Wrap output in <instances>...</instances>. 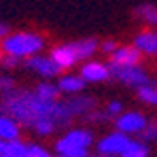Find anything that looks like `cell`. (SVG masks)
<instances>
[{
    "label": "cell",
    "instance_id": "7402d4cb",
    "mask_svg": "<svg viewBox=\"0 0 157 157\" xmlns=\"http://www.w3.org/2000/svg\"><path fill=\"white\" fill-rule=\"evenodd\" d=\"M25 157H51V153H49V150L46 146H42L38 142H27Z\"/></svg>",
    "mask_w": 157,
    "mask_h": 157
},
{
    "label": "cell",
    "instance_id": "1f68e13d",
    "mask_svg": "<svg viewBox=\"0 0 157 157\" xmlns=\"http://www.w3.org/2000/svg\"><path fill=\"white\" fill-rule=\"evenodd\" d=\"M97 157H114V155H102V153H97Z\"/></svg>",
    "mask_w": 157,
    "mask_h": 157
},
{
    "label": "cell",
    "instance_id": "7c38bea8",
    "mask_svg": "<svg viewBox=\"0 0 157 157\" xmlns=\"http://www.w3.org/2000/svg\"><path fill=\"white\" fill-rule=\"evenodd\" d=\"M132 46L144 55H157V30H142L134 36Z\"/></svg>",
    "mask_w": 157,
    "mask_h": 157
},
{
    "label": "cell",
    "instance_id": "52a82bcc",
    "mask_svg": "<svg viewBox=\"0 0 157 157\" xmlns=\"http://www.w3.org/2000/svg\"><path fill=\"white\" fill-rule=\"evenodd\" d=\"M25 66L30 72H34L42 78H48V80H53L57 74H61V68L51 59V55H40L38 53L34 57H29V59H25Z\"/></svg>",
    "mask_w": 157,
    "mask_h": 157
},
{
    "label": "cell",
    "instance_id": "e0dca14e",
    "mask_svg": "<svg viewBox=\"0 0 157 157\" xmlns=\"http://www.w3.org/2000/svg\"><path fill=\"white\" fill-rule=\"evenodd\" d=\"M134 15H136L140 21H144L146 25L155 27L157 25V8L153 4H142L134 10Z\"/></svg>",
    "mask_w": 157,
    "mask_h": 157
},
{
    "label": "cell",
    "instance_id": "484cf974",
    "mask_svg": "<svg viewBox=\"0 0 157 157\" xmlns=\"http://www.w3.org/2000/svg\"><path fill=\"white\" fill-rule=\"evenodd\" d=\"M12 89H15V80L12 76H2L0 74V93H8V91H12Z\"/></svg>",
    "mask_w": 157,
    "mask_h": 157
},
{
    "label": "cell",
    "instance_id": "5b68a950",
    "mask_svg": "<svg viewBox=\"0 0 157 157\" xmlns=\"http://www.w3.org/2000/svg\"><path fill=\"white\" fill-rule=\"evenodd\" d=\"M131 142L129 134H123L119 131H114L102 136L97 142V153H102V155H114V157H121V153L125 151L127 144Z\"/></svg>",
    "mask_w": 157,
    "mask_h": 157
},
{
    "label": "cell",
    "instance_id": "d6986e66",
    "mask_svg": "<svg viewBox=\"0 0 157 157\" xmlns=\"http://www.w3.org/2000/svg\"><path fill=\"white\" fill-rule=\"evenodd\" d=\"M121 157H150V148L142 140H131Z\"/></svg>",
    "mask_w": 157,
    "mask_h": 157
},
{
    "label": "cell",
    "instance_id": "d6a6232c",
    "mask_svg": "<svg viewBox=\"0 0 157 157\" xmlns=\"http://www.w3.org/2000/svg\"><path fill=\"white\" fill-rule=\"evenodd\" d=\"M53 157H66V155H59V153H57V155H53Z\"/></svg>",
    "mask_w": 157,
    "mask_h": 157
},
{
    "label": "cell",
    "instance_id": "83f0119b",
    "mask_svg": "<svg viewBox=\"0 0 157 157\" xmlns=\"http://www.w3.org/2000/svg\"><path fill=\"white\" fill-rule=\"evenodd\" d=\"M19 63H21V59L12 57V55H6V57L2 59V66H4V68H17Z\"/></svg>",
    "mask_w": 157,
    "mask_h": 157
},
{
    "label": "cell",
    "instance_id": "5bb4252c",
    "mask_svg": "<svg viewBox=\"0 0 157 157\" xmlns=\"http://www.w3.org/2000/svg\"><path fill=\"white\" fill-rule=\"evenodd\" d=\"M85 80L82 76H78V74H66V76H63L61 80H59V89H61V93H64V95H80L83 89H85Z\"/></svg>",
    "mask_w": 157,
    "mask_h": 157
},
{
    "label": "cell",
    "instance_id": "4316f807",
    "mask_svg": "<svg viewBox=\"0 0 157 157\" xmlns=\"http://www.w3.org/2000/svg\"><path fill=\"white\" fill-rule=\"evenodd\" d=\"M117 48H119V46H117V42H114V40H106V42L100 44V51L106 53V55H112Z\"/></svg>",
    "mask_w": 157,
    "mask_h": 157
},
{
    "label": "cell",
    "instance_id": "ffe728a7",
    "mask_svg": "<svg viewBox=\"0 0 157 157\" xmlns=\"http://www.w3.org/2000/svg\"><path fill=\"white\" fill-rule=\"evenodd\" d=\"M25 153H27V142L17 138V140H10L4 144L2 157H25Z\"/></svg>",
    "mask_w": 157,
    "mask_h": 157
},
{
    "label": "cell",
    "instance_id": "9c48e42d",
    "mask_svg": "<svg viewBox=\"0 0 157 157\" xmlns=\"http://www.w3.org/2000/svg\"><path fill=\"white\" fill-rule=\"evenodd\" d=\"M80 76L87 83H100V82H106L112 78L110 74V66H106L104 63H98V61H89L82 66Z\"/></svg>",
    "mask_w": 157,
    "mask_h": 157
},
{
    "label": "cell",
    "instance_id": "277c9868",
    "mask_svg": "<svg viewBox=\"0 0 157 157\" xmlns=\"http://www.w3.org/2000/svg\"><path fill=\"white\" fill-rule=\"evenodd\" d=\"M110 74L114 80L125 83L132 89H140L142 85H148L151 83L148 72H146L142 66L134 64V66H119V64H114L110 63Z\"/></svg>",
    "mask_w": 157,
    "mask_h": 157
},
{
    "label": "cell",
    "instance_id": "ac0fdd59",
    "mask_svg": "<svg viewBox=\"0 0 157 157\" xmlns=\"http://www.w3.org/2000/svg\"><path fill=\"white\" fill-rule=\"evenodd\" d=\"M136 97L140 102L148 104V106H157V85L151 82L148 85H142L140 89H136Z\"/></svg>",
    "mask_w": 157,
    "mask_h": 157
},
{
    "label": "cell",
    "instance_id": "603a6c76",
    "mask_svg": "<svg viewBox=\"0 0 157 157\" xmlns=\"http://www.w3.org/2000/svg\"><path fill=\"white\" fill-rule=\"evenodd\" d=\"M140 140L150 144V142H155L157 140V121H148V125H146V129L138 134Z\"/></svg>",
    "mask_w": 157,
    "mask_h": 157
},
{
    "label": "cell",
    "instance_id": "ba28073f",
    "mask_svg": "<svg viewBox=\"0 0 157 157\" xmlns=\"http://www.w3.org/2000/svg\"><path fill=\"white\" fill-rule=\"evenodd\" d=\"M64 104H66V108H68V112L72 114V117H85L89 112L97 110L95 98L89 97V95H83V93L68 97L64 100Z\"/></svg>",
    "mask_w": 157,
    "mask_h": 157
},
{
    "label": "cell",
    "instance_id": "cb8c5ba5",
    "mask_svg": "<svg viewBox=\"0 0 157 157\" xmlns=\"http://www.w3.org/2000/svg\"><path fill=\"white\" fill-rule=\"evenodd\" d=\"M83 121H87V123H106V121H110L112 117L108 116V112L106 110H93V112H89V114L85 116V117H82Z\"/></svg>",
    "mask_w": 157,
    "mask_h": 157
},
{
    "label": "cell",
    "instance_id": "7a4b0ae2",
    "mask_svg": "<svg viewBox=\"0 0 157 157\" xmlns=\"http://www.w3.org/2000/svg\"><path fill=\"white\" fill-rule=\"evenodd\" d=\"M44 38L36 32H13V34H8L0 48L6 55H12L17 59H29L34 57L44 49Z\"/></svg>",
    "mask_w": 157,
    "mask_h": 157
},
{
    "label": "cell",
    "instance_id": "4dcf8cb0",
    "mask_svg": "<svg viewBox=\"0 0 157 157\" xmlns=\"http://www.w3.org/2000/svg\"><path fill=\"white\" fill-rule=\"evenodd\" d=\"M4 51H2V48H0V64H2V59H4V55H2Z\"/></svg>",
    "mask_w": 157,
    "mask_h": 157
},
{
    "label": "cell",
    "instance_id": "44dd1931",
    "mask_svg": "<svg viewBox=\"0 0 157 157\" xmlns=\"http://www.w3.org/2000/svg\"><path fill=\"white\" fill-rule=\"evenodd\" d=\"M57 129H59L57 123L51 121V119H42V121H38L36 125L32 127V131H34L38 136H49V134H53Z\"/></svg>",
    "mask_w": 157,
    "mask_h": 157
},
{
    "label": "cell",
    "instance_id": "d4e9b609",
    "mask_svg": "<svg viewBox=\"0 0 157 157\" xmlns=\"http://www.w3.org/2000/svg\"><path fill=\"white\" fill-rule=\"evenodd\" d=\"M106 112H108V116L112 119H116L117 116L123 114V104L119 102V100H112V102H108V106H106Z\"/></svg>",
    "mask_w": 157,
    "mask_h": 157
},
{
    "label": "cell",
    "instance_id": "4fadbf2b",
    "mask_svg": "<svg viewBox=\"0 0 157 157\" xmlns=\"http://www.w3.org/2000/svg\"><path fill=\"white\" fill-rule=\"evenodd\" d=\"M21 138V123H17L12 116L0 114V140L10 142Z\"/></svg>",
    "mask_w": 157,
    "mask_h": 157
},
{
    "label": "cell",
    "instance_id": "30bf717a",
    "mask_svg": "<svg viewBox=\"0 0 157 157\" xmlns=\"http://www.w3.org/2000/svg\"><path fill=\"white\" fill-rule=\"evenodd\" d=\"M51 59L57 63V66L61 70H68L72 66L80 61L78 59V55L72 48V44H64V46H57L51 49Z\"/></svg>",
    "mask_w": 157,
    "mask_h": 157
},
{
    "label": "cell",
    "instance_id": "9a60e30c",
    "mask_svg": "<svg viewBox=\"0 0 157 157\" xmlns=\"http://www.w3.org/2000/svg\"><path fill=\"white\" fill-rule=\"evenodd\" d=\"M72 48L78 55L80 61H85V59H91L93 55L97 53V48H98V42L95 38H83V40H78V42H72Z\"/></svg>",
    "mask_w": 157,
    "mask_h": 157
},
{
    "label": "cell",
    "instance_id": "f1b7e54d",
    "mask_svg": "<svg viewBox=\"0 0 157 157\" xmlns=\"http://www.w3.org/2000/svg\"><path fill=\"white\" fill-rule=\"evenodd\" d=\"M8 34H10V27H6V25L0 23V40H4Z\"/></svg>",
    "mask_w": 157,
    "mask_h": 157
},
{
    "label": "cell",
    "instance_id": "6da1fadb",
    "mask_svg": "<svg viewBox=\"0 0 157 157\" xmlns=\"http://www.w3.org/2000/svg\"><path fill=\"white\" fill-rule=\"evenodd\" d=\"M0 114L12 116L23 127L32 129L42 119H51L59 129L70 125L72 114L64 100H42L34 91L29 89H12L0 97Z\"/></svg>",
    "mask_w": 157,
    "mask_h": 157
},
{
    "label": "cell",
    "instance_id": "2e32d148",
    "mask_svg": "<svg viewBox=\"0 0 157 157\" xmlns=\"http://www.w3.org/2000/svg\"><path fill=\"white\" fill-rule=\"evenodd\" d=\"M34 93L42 100H59L61 89H59V85H53L51 82H42L34 87Z\"/></svg>",
    "mask_w": 157,
    "mask_h": 157
},
{
    "label": "cell",
    "instance_id": "8992f818",
    "mask_svg": "<svg viewBox=\"0 0 157 157\" xmlns=\"http://www.w3.org/2000/svg\"><path fill=\"white\" fill-rule=\"evenodd\" d=\"M114 123H116V131L131 136V134H140L146 129V125H148V117H146L144 114H140V112L131 110V112H123L121 116H117L114 119Z\"/></svg>",
    "mask_w": 157,
    "mask_h": 157
},
{
    "label": "cell",
    "instance_id": "f546056e",
    "mask_svg": "<svg viewBox=\"0 0 157 157\" xmlns=\"http://www.w3.org/2000/svg\"><path fill=\"white\" fill-rule=\"evenodd\" d=\"M4 144H6L4 140H0V157H2V155H4Z\"/></svg>",
    "mask_w": 157,
    "mask_h": 157
},
{
    "label": "cell",
    "instance_id": "3957f363",
    "mask_svg": "<svg viewBox=\"0 0 157 157\" xmlns=\"http://www.w3.org/2000/svg\"><path fill=\"white\" fill-rule=\"evenodd\" d=\"M95 138L89 129L78 127L66 131L63 136L55 142V151L66 157H89V148L93 146Z\"/></svg>",
    "mask_w": 157,
    "mask_h": 157
},
{
    "label": "cell",
    "instance_id": "8fae6325",
    "mask_svg": "<svg viewBox=\"0 0 157 157\" xmlns=\"http://www.w3.org/2000/svg\"><path fill=\"white\" fill-rule=\"evenodd\" d=\"M140 51L134 48V46H119L114 53L110 55L112 63L119 64V66H134L140 63Z\"/></svg>",
    "mask_w": 157,
    "mask_h": 157
}]
</instances>
